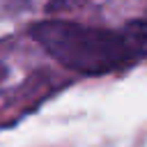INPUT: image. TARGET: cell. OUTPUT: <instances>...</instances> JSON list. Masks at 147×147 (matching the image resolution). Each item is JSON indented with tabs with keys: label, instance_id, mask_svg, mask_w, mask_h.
I'll use <instances>...</instances> for the list:
<instances>
[{
	"label": "cell",
	"instance_id": "6da1fadb",
	"mask_svg": "<svg viewBox=\"0 0 147 147\" xmlns=\"http://www.w3.org/2000/svg\"><path fill=\"white\" fill-rule=\"evenodd\" d=\"M32 32L60 64L87 76H101L147 57V21H131L122 30L44 21Z\"/></svg>",
	"mask_w": 147,
	"mask_h": 147
}]
</instances>
